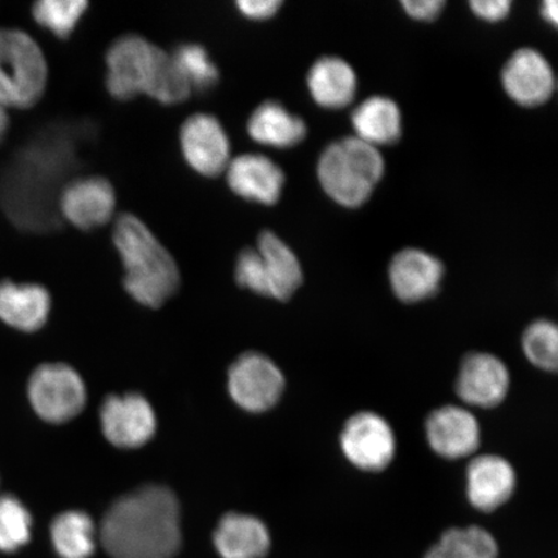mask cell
<instances>
[{
  "label": "cell",
  "mask_w": 558,
  "mask_h": 558,
  "mask_svg": "<svg viewBox=\"0 0 558 558\" xmlns=\"http://www.w3.org/2000/svg\"><path fill=\"white\" fill-rule=\"evenodd\" d=\"M83 134V125H48L0 171V207L17 228L41 233L59 227L60 194L78 167L76 138Z\"/></svg>",
  "instance_id": "cell-1"
},
{
  "label": "cell",
  "mask_w": 558,
  "mask_h": 558,
  "mask_svg": "<svg viewBox=\"0 0 558 558\" xmlns=\"http://www.w3.org/2000/svg\"><path fill=\"white\" fill-rule=\"evenodd\" d=\"M100 541L111 558H173L181 546L177 495L158 485L124 495L105 513Z\"/></svg>",
  "instance_id": "cell-2"
},
{
  "label": "cell",
  "mask_w": 558,
  "mask_h": 558,
  "mask_svg": "<svg viewBox=\"0 0 558 558\" xmlns=\"http://www.w3.org/2000/svg\"><path fill=\"white\" fill-rule=\"evenodd\" d=\"M105 61V86L118 101L146 95L163 105H178L193 94L171 53L140 35L128 34L114 40Z\"/></svg>",
  "instance_id": "cell-3"
},
{
  "label": "cell",
  "mask_w": 558,
  "mask_h": 558,
  "mask_svg": "<svg viewBox=\"0 0 558 558\" xmlns=\"http://www.w3.org/2000/svg\"><path fill=\"white\" fill-rule=\"evenodd\" d=\"M113 242L125 271L124 288L136 302L159 308L174 295L178 264L137 216L123 214L116 220Z\"/></svg>",
  "instance_id": "cell-4"
},
{
  "label": "cell",
  "mask_w": 558,
  "mask_h": 558,
  "mask_svg": "<svg viewBox=\"0 0 558 558\" xmlns=\"http://www.w3.org/2000/svg\"><path fill=\"white\" fill-rule=\"evenodd\" d=\"M383 172L384 160L379 150L357 137L333 143L318 163V178L325 192L345 207L365 204Z\"/></svg>",
  "instance_id": "cell-5"
},
{
  "label": "cell",
  "mask_w": 558,
  "mask_h": 558,
  "mask_svg": "<svg viewBox=\"0 0 558 558\" xmlns=\"http://www.w3.org/2000/svg\"><path fill=\"white\" fill-rule=\"evenodd\" d=\"M235 281L256 294L284 302L303 282L302 265L288 244L265 230L256 248H244L236 257Z\"/></svg>",
  "instance_id": "cell-6"
},
{
  "label": "cell",
  "mask_w": 558,
  "mask_h": 558,
  "mask_svg": "<svg viewBox=\"0 0 558 558\" xmlns=\"http://www.w3.org/2000/svg\"><path fill=\"white\" fill-rule=\"evenodd\" d=\"M48 69L29 34L0 27V108L26 109L44 96Z\"/></svg>",
  "instance_id": "cell-7"
},
{
  "label": "cell",
  "mask_w": 558,
  "mask_h": 558,
  "mask_svg": "<svg viewBox=\"0 0 558 558\" xmlns=\"http://www.w3.org/2000/svg\"><path fill=\"white\" fill-rule=\"evenodd\" d=\"M27 393L35 413L54 424L72 421L87 399L80 374L64 364H46L35 369Z\"/></svg>",
  "instance_id": "cell-8"
},
{
  "label": "cell",
  "mask_w": 558,
  "mask_h": 558,
  "mask_svg": "<svg viewBox=\"0 0 558 558\" xmlns=\"http://www.w3.org/2000/svg\"><path fill=\"white\" fill-rule=\"evenodd\" d=\"M284 383L281 369L262 353H244L229 369L230 396L250 413H263L274 408L281 399Z\"/></svg>",
  "instance_id": "cell-9"
},
{
  "label": "cell",
  "mask_w": 558,
  "mask_h": 558,
  "mask_svg": "<svg viewBox=\"0 0 558 558\" xmlns=\"http://www.w3.org/2000/svg\"><path fill=\"white\" fill-rule=\"evenodd\" d=\"M341 450L357 469L379 472L392 463L396 453L395 432L383 416L362 411L345 423L340 436Z\"/></svg>",
  "instance_id": "cell-10"
},
{
  "label": "cell",
  "mask_w": 558,
  "mask_h": 558,
  "mask_svg": "<svg viewBox=\"0 0 558 558\" xmlns=\"http://www.w3.org/2000/svg\"><path fill=\"white\" fill-rule=\"evenodd\" d=\"M181 151L186 163L205 178L226 172L230 162V143L218 118L197 113L187 118L180 130Z\"/></svg>",
  "instance_id": "cell-11"
},
{
  "label": "cell",
  "mask_w": 558,
  "mask_h": 558,
  "mask_svg": "<svg viewBox=\"0 0 558 558\" xmlns=\"http://www.w3.org/2000/svg\"><path fill=\"white\" fill-rule=\"evenodd\" d=\"M100 418L105 437L122 449L140 448L157 429L155 410L137 393L109 396L102 403Z\"/></svg>",
  "instance_id": "cell-12"
},
{
  "label": "cell",
  "mask_w": 558,
  "mask_h": 558,
  "mask_svg": "<svg viewBox=\"0 0 558 558\" xmlns=\"http://www.w3.org/2000/svg\"><path fill=\"white\" fill-rule=\"evenodd\" d=\"M117 198L113 185L105 178L89 177L69 181L59 198V214L81 230L100 228L113 218Z\"/></svg>",
  "instance_id": "cell-13"
},
{
  "label": "cell",
  "mask_w": 558,
  "mask_h": 558,
  "mask_svg": "<svg viewBox=\"0 0 558 558\" xmlns=\"http://www.w3.org/2000/svg\"><path fill=\"white\" fill-rule=\"evenodd\" d=\"M508 389V368L493 354L472 353L460 366L457 393L460 400L471 407H498L506 399Z\"/></svg>",
  "instance_id": "cell-14"
},
{
  "label": "cell",
  "mask_w": 558,
  "mask_h": 558,
  "mask_svg": "<svg viewBox=\"0 0 558 558\" xmlns=\"http://www.w3.org/2000/svg\"><path fill=\"white\" fill-rule=\"evenodd\" d=\"M428 444L438 456L446 459L470 457L480 445V425L471 411L464 408L437 409L425 424Z\"/></svg>",
  "instance_id": "cell-15"
},
{
  "label": "cell",
  "mask_w": 558,
  "mask_h": 558,
  "mask_svg": "<svg viewBox=\"0 0 558 558\" xmlns=\"http://www.w3.org/2000/svg\"><path fill=\"white\" fill-rule=\"evenodd\" d=\"M444 265L422 250L409 248L393 257L389 281L397 298L417 303L434 296L441 284Z\"/></svg>",
  "instance_id": "cell-16"
},
{
  "label": "cell",
  "mask_w": 558,
  "mask_h": 558,
  "mask_svg": "<svg viewBox=\"0 0 558 558\" xmlns=\"http://www.w3.org/2000/svg\"><path fill=\"white\" fill-rule=\"evenodd\" d=\"M230 190L239 197L265 206L281 198L284 173L274 160L262 155H242L230 160L227 169Z\"/></svg>",
  "instance_id": "cell-17"
},
{
  "label": "cell",
  "mask_w": 558,
  "mask_h": 558,
  "mask_svg": "<svg viewBox=\"0 0 558 558\" xmlns=\"http://www.w3.org/2000/svg\"><path fill=\"white\" fill-rule=\"evenodd\" d=\"M515 488V473L505 458L481 456L466 470V497L483 512H493L506 505Z\"/></svg>",
  "instance_id": "cell-18"
},
{
  "label": "cell",
  "mask_w": 558,
  "mask_h": 558,
  "mask_svg": "<svg viewBox=\"0 0 558 558\" xmlns=\"http://www.w3.org/2000/svg\"><path fill=\"white\" fill-rule=\"evenodd\" d=\"M504 86L515 102L536 107L554 94L555 76L548 61L539 52L520 50L507 62Z\"/></svg>",
  "instance_id": "cell-19"
},
{
  "label": "cell",
  "mask_w": 558,
  "mask_h": 558,
  "mask_svg": "<svg viewBox=\"0 0 558 558\" xmlns=\"http://www.w3.org/2000/svg\"><path fill=\"white\" fill-rule=\"evenodd\" d=\"M51 296L39 284L0 283V319L15 329L33 332L46 324Z\"/></svg>",
  "instance_id": "cell-20"
},
{
  "label": "cell",
  "mask_w": 558,
  "mask_h": 558,
  "mask_svg": "<svg viewBox=\"0 0 558 558\" xmlns=\"http://www.w3.org/2000/svg\"><path fill=\"white\" fill-rule=\"evenodd\" d=\"M214 543L222 558H263L270 548V535L259 519L228 513L215 530Z\"/></svg>",
  "instance_id": "cell-21"
},
{
  "label": "cell",
  "mask_w": 558,
  "mask_h": 558,
  "mask_svg": "<svg viewBox=\"0 0 558 558\" xmlns=\"http://www.w3.org/2000/svg\"><path fill=\"white\" fill-rule=\"evenodd\" d=\"M247 131L256 143L278 149L291 148L302 143L306 135L303 120L277 101H267L257 107L250 117Z\"/></svg>",
  "instance_id": "cell-22"
},
{
  "label": "cell",
  "mask_w": 558,
  "mask_h": 558,
  "mask_svg": "<svg viewBox=\"0 0 558 558\" xmlns=\"http://www.w3.org/2000/svg\"><path fill=\"white\" fill-rule=\"evenodd\" d=\"M308 86L314 101L320 107L340 109L354 99L357 78L344 60L324 58L312 66Z\"/></svg>",
  "instance_id": "cell-23"
},
{
  "label": "cell",
  "mask_w": 558,
  "mask_h": 558,
  "mask_svg": "<svg viewBox=\"0 0 558 558\" xmlns=\"http://www.w3.org/2000/svg\"><path fill=\"white\" fill-rule=\"evenodd\" d=\"M357 138L368 145L393 144L401 136V113L396 102L375 96L360 105L352 116Z\"/></svg>",
  "instance_id": "cell-24"
},
{
  "label": "cell",
  "mask_w": 558,
  "mask_h": 558,
  "mask_svg": "<svg viewBox=\"0 0 558 558\" xmlns=\"http://www.w3.org/2000/svg\"><path fill=\"white\" fill-rule=\"evenodd\" d=\"M56 553L61 558H89L96 549V530L85 512L69 511L58 515L51 526Z\"/></svg>",
  "instance_id": "cell-25"
},
{
  "label": "cell",
  "mask_w": 558,
  "mask_h": 558,
  "mask_svg": "<svg viewBox=\"0 0 558 558\" xmlns=\"http://www.w3.org/2000/svg\"><path fill=\"white\" fill-rule=\"evenodd\" d=\"M424 558H498V544L483 527L450 529Z\"/></svg>",
  "instance_id": "cell-26"
},
{
  "label": "cell",
  "mask_w": 558,
  "mask_h": 558,
  "mask_svg": "<svg viewBox=\"0 0 558 558\" xmlns=\"http://www.w3.org/2000/svg\"><path fill=\"white\" fill-rule=\"evenodd\" d=\"M174 64L183 74L192 93H206L218 86L220 72L204 47L199 45H181L172 53Z\"/></svg>",
  "instance_id": "cell-27"
},
{
  "label": "cell",
  "mask_w": 558,
  "mask_h": 558,
  "mask_svg": "<svg viewBox=\"0 0 558 558\" xmlns=\"http://www.w3.org/2000/svg\"><path fill=\"white\" fill-rule=\"evenodd\" d=\"M85 0H41L33 7L35 21L60 39L72 35L87 11Z\"/></svg>",
  "instance_id": "cell-28"
},
{
  "label": "cell",
  "mask_w": 558,
  "mask_h": 558,
  "mask_svg": "<svg viewBox=\"0 0 558 558\" xmlns=\"http://www.w3.org/2000/svg\"><path fill=\"white\" fill-rule=\"evenodd\" d=\"M32 514L13 495H0V550L15 553L32 536Z\"/></svg>",
  "instance_id": "cell-29"
},
{
  "label": "cell",
  "mask_w": 558,
  "mask_h": 558,
  "mask_svg": "<svg viewBox=\"0 0 558 558\" xmlns=\"http://www.w3.org/2000/svg\"><path fill=\"white\" fill-rule=\"evenodd\" d=\"M523 352L533 365L556 372L558 365V330L550 320H535L523 333Z\"/></svg>",
  "instance_id": "cell-30"
},
{
  "label": "cell",
  "mask_w": 558,
  "mask_h": 558,
  "mask_svg": "<svg viewBox=\"0 0 558 558\" xmlns=\"http://www.w3.org/2000/svg\"><path fill=\"white\" fill-rule=\"evenodd\" d=\"M236 9L246 19L264 21L274 17L281 9V0H240L235 3Z\"/></svg>",
  "instance_id": "cell-31"
},
{
  "label": "cell",
  "mask_w": 558,
  "mask_h": 558,
  "mask_svg": "<svg viewBox=\"0 0 558 558\" xmlns=\"http://www.w3.org/2000/svg\"><path fill=\"white\" fill-rule=\"evenodd\" d=\"M509 0H473L471 7L474 13L483 20L495 21L504 20L509 10H511Z\"/></svg>",
  "instance_id": "cell-32"
},
{
  "label": "cell",
  "mask_w": 558,
  "mask_h": 558,
  "mask_svg": "<svg viewBox=\"0 0 558 558\" xmlns=\"http://www.w3.org/2000/svg\"><path fill=\"white\" fill-rule=\"evenodd\" d=\"M404 11L416 20L430 21L438 16L444 9L442 0H404L402 2Z\"/></svg>",
  "instance_id": "cell-33"
},
{
  "label": "cell",
  "mask_w": 558,
  "mask_h": 558,
  "mask_svg": "<svg viewBox=\"0 0 558 558\" xmlns=\"http://www.w3.org/2000/svg\"><path fill=\"white\" fill-rule=\"evenodd\" d=\"M542 13L548 23L557 25L558 7L556 0H547V2H544Z\"/></svg>",
  "instance_id": "cell-34"
},
{
  "label": "cell",
  "mask_w": 558,
  "mask_h": 558,
  "mask_svg": "<svg viewBox=\"0 0 558 558\" xmlns=\"http://www.w3.org/2000/svg\"><path fill=\"white\" fill-rule=\"evenodd\" d=\"M7 129H9V116H7L5 109L0 108V142H2Z\"/></svg>",
  "instance_id": "cell-35"
}]
</instances>
